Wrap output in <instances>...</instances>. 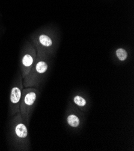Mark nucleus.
<instances>
[{
    "label": "nucleus",
    "instance_id": "obj_1",
    "mask_svg": "<svg viewBox=\"0 0 134 151\" xmlns=\"http://www.w3.org/2000/svg\"><path fill=\"white\" fill-rule=\"evenodd\" d=\"M22 98L21 105V111L24 117L27 119L29 117L30 112L32 107L36 102L37 98V92L35 90L27 89L22 92Z\"/></svg>",
    "mask_w": 134,
    "mask_h": 151
},
{
    "label": "nucleus",
    "instance_id": "obj_2",
    "mask_svg": "<svg viewBox=\"0 0 134 151\" xmlns=\"http://www.w3.org/2000/svg\"><path fill=\"white\" fill-rule=\"evenodd\" d=\"M22 85L21 81L18 86H15L12 88L11 90V94L10 97V103L11 104V108L14 111L16 112L18 109V105L20 104V100L22 97Z\"/></svg>",
    "mask_w": 134,
    "mask_h": 151
},
{
    "label": "nucleus",
    "instance_id": "obj_3",
    "mask_svg": "<svg viewBox=\"0 0 134 151\" xmlns=\"http://www.w3.org/2000/svg\"><path fill=\"white\" fill-rule=\"evenodd\" d=\"M15 133L20 139H25L28 135V130L26 125L21 122L17 123L15 127Z\"/></svg>",
    "mask_w": 134,
    "mask_h": 151
},
{
    "label": "nucleus",
    "instance_id": "obj_4",
    "mask_svg": "<svg viewBox=\"0 0 134 151\" xmlns=\"http://www.w3.org/2000/svg\"><path fill=\"white\" fill-rule=\"evenodd\" d=\"M67 123L72 127H78L79 125V119L75 115H70L67 117Z\"/></svg>",
    "mask_w": 134,
    "mask_h": 151
},
{
    "label": "nucleus",
    "instance_id": "obj_5",
    "mask_svg": "<svg viewBox=\"0 0 134 151\" xmlns=\"http://www.w3.org/2000/svg\"><path fill=\"white\" fill-rule=\"evenodd\" d=\"M35 69L38 73H43L47 71L48 65L44 61H39L36 64Z\"/></svg>",
    "mask_w": 134,
    "mask_h": 151
},
{
    "label": "nucleus",
    "instance_id": "obj_6",
    "mask_svg": "<svg viewBox=\"0 0 134 151\" xmlns=\"http://www.w3.org/2000/svg\"><path fill=\"white\" fill-rule=\"evenodd\" d=\"M39 42L42 45L46 47L51 46L53 43L51 39L48 36L44 34H42L40 36Z\"/></svg>",
    "mask_w": 134,
    "mask_h": 151
},
{
    "label": "nucleus",
    "instance_id": "obj_7",
    "mask_svg": "<svg viewBox=\"0 0 134 151\" xmlns=\"http://www.w3.org/2000/svg\"><path fill=\"white\" fill-rule=\"evenodd\" d=\"M33 63V58L30 54H25L22 59V64L26 68L30 67Z\"/></svg>",
    "mask_w": 134,
    "mask_h": 151
},
{
    "label": "nucleus",
    "instance_id": "obj_8",
    "mask_svg": "<svg viewBox=\"0 0 134 151\" xmlns=\"http://www.w3.org/2000/svg\"><path fill=\"white\" fill-rule=\"evenodd\" d=\"M116 55L119 59L121 61H124L126 59L127 57V52L126 50L123 48H119L116 51Z\"/></svg>",
    "mask_w": 134,
    "mask_h": 151
},
{
    "label": "nucleus",
    "instance_id": "obj_9",
    "mask_svg": "<svg viewBox=\"0 0 134 151\" xmlns=\"http://www.w3.org/2000/svg\"><path fill=\"white\" fill-rule=\"evenodd\" d=\"M74 102L79 106L81 107H84L86 104V100L83 98L82 97L79 96H76L74 98Z\"/></svg>",
    "mask_w": 134,
    "mask_h": 151
}]
</instances>
